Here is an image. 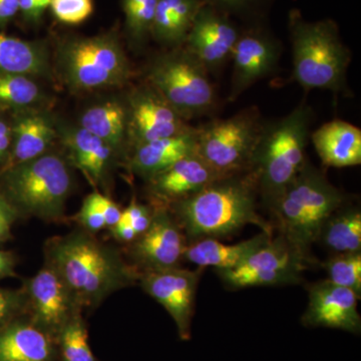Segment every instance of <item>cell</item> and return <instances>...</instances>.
I'll return each mask as SVG.
<instances>
[{
	"instance_id": "1",
	"label": "cell",
	"mask_w": 361,
	"mask_h": 361,
	"mask_svg": "<svg viewBox=\"0 0 361 361\" xmlns=\"http://www.w3.org/2000/svg\"><path fill=\"white\" fill-rule=\"evenodd\" d=\"M44 251V262L65 280L82 310L97 307L141 276L120 252L82 228L47 240Z\"/></svg>"
},
{
	"instance_id": "2",
	"label": "cell",
	"mask_w": 361,
	"mask_h": 361,
	"mask_svg": "<svg viewBox=\"0 0 361 361\" xmlns=\"http://www.w3.org/2000/svg\"><path fill=\"white\" fill-rule=\"evenodd\" d=\"M258 193L255 175L248 171L214 180L169 208L192 242L230 236L249 224L272 233L271 225L258 214Z\"/></svg>"
},
{
	"instance_id": "3",
	"label": "cell",
	"mask_w": 361,
	"mask_h": 361,
	"mask_svg": "<svg viewBox=\"0 0 361 361\" xmlns=\"http://www.w3.org/2000/svg\"><path fill=\"white\" fill-rule=\"evenodd\" d=\"M344 202L343 194L308 161L269 206L281 235L294 248L310 255L322 226Z\"/></svg>"
},
{
	"instance_id": "4",
	"label": "cell",
	"mask_w": 361,
	"mask_h": 361,
	"mask_svg": "<svg viewBox=\"0 0 361 361\" xmlns=\"http://www.w3.org/2000/svg\"><path fill=\"white\" fill-rule=\"evenodd\" d=\"M311 111L301 103L289 115L263 126L250 171L268 206L284 191L306 164Z\"/></svg>"
},
{
	"instance_id": "5",
	"label": "cell",
	"mask_w": 361,
	"mask_h": 361,
	"mask_svg": "<svg viewBox=\"0 0 361 361\" xmlns=\"http://www.w3.org/2000/svg\"><path fill=\"white\" fill-rule=\"evenodd\" d=\"M294 80L306 90L344 87L350 52L332 20L306 21L300 13L289 16Z\"/></svg>"
},
{
	"instance_id": "6",
	"label": "cell",
	"mask_w": 361,
	"mask_h": 361,
	"mask_svg": "<svg viewBox=\"0 0 361 361\" xmlns=\"http://www.w3.org/2000/svg\"><path fill=\"white\" fill-rule=\"evenodd\" d=\"M2 183L13 209L47 222L65 217L73 183L70 168L61 156L45 153L7 168Z\"/></svg>"
},
{
	"instance_id": "7",
	"label": "cell",
	"mask_w": 361,
	"mask_h": 361,
	"mask_svg": "<svg viewBox=\"0 0 361 361\" xmlns=\"http://www.w3.org/2000/svg\"><path fill=\"white\" fill-rule=\"evenodd\" d=\"M263 126L256 108L207 123L197 129L196 154L220 177L248 172Z\"/></svg>"
},
{
	"instance_id": "8",
	"label": "cell",
	"mask_w": 361,
	"mask_h": 361,
	"mask_svg": "<svg viewBox=\"0 0 361 361\" xmlns=\"http://www.w3.org/2000/svg\"><path fill=\"white\" fill-rule=\"evenodd\" d=\"M149 80L152 87L185 120L204 115L216 104L208 71L189 51L161 56L152 66Z\"/></svg>"
},
{
	"instance_id": "9",
	"label": "cell",
	"mask_w": 361,
	"mask_h": 361,
	"mask_svg": "<svg viewBox=\"0 0 361 361\" xmlns=\"http://www.w3.org/2000/svg\"><path fill=\"white\" fill-rule=\"evenodd\" d=\"M66 82L75 90H92L122 84L129 63L118 40L110 35L68 42L61 56Z\"/></svg>"
},
{
	"instance_id": "10",
	"label": "cell",
	"mask_w": 361,
	"mask_h": 361,
	"mask_svg": "<svg viewBox=\"0 0 361 361\" xmlns=\"http://www.w3.org/2000/svg\"><path fill=\"white\" fill-rule=\"evenodd\" d=\"M311 257L294 248L282 236L271 238L233 269L218 274L230 288L296 284Z\"/></svg>"
},
{
	"instance_id": "11",
	"label": "cell",
	"mask_w": 361,
	"mask_h": 361,
	"mask_svg": "<svg viewBox=\"0 0 361 361\" xmlns=\"http://www.w3.org/2000/svg\"><path fill=\"white\" fill-rule=\"evenodd\" d=\"M26 315L35 324L56 339L66 323L82 311L70 287L51 265L25 280Z\"/></svg>"
},
{
	"instance_id": "12",
	"label": "cell",
	"mask_w": 361,
	"mask_h": 361,
	"mask_svg": "<svg viewBox=\"0 0 361 361\" xmlns=\"http://www.w3.org/2000/svg\"><path fill=\"white\" fill-rule=\"evenodd\" d=\"M201 270L170 268L142 272L139 282L142 290L161 304L177 326L180 341L191 339L195 298Z\"/></svg>"
},
{
	"instance_id": "13",
	"label": "cell",
	"mask_w": 361,
	"mask_h": 361,
	"mask_svg": "<svg viewBox=\"0 0 361 361\" xmlns=\"http://www.w3.org/2000/svg\"><path fill=\"white\" fill-rule=\"evenodd\" d=\"M186 240L170 209L157 207L148 230L133 242L135 267L141 273L178 267L184 259Z\"/></svg>"
},
{
	"instance_id": "14",
	"label": "cell",
	"mask_w": 361,
	"mask_h": 361,
	"mask_svg": "<svg viewBox=\"0 0 361 361\" xmlns=\"http://www.w3.org/2000/svg\"><path fill=\"white\" fill-rule=\"evenodd\" d=\"M239 37L236 26L215 6L206 2L199 9L185 44L186 51L210 71L220 68L231 58Z\"/></svg>"
},
{
	"instance_id": "15",
	"label": "cell",
	"mask_w": 361,
	"mask_h": 361,
	"mask_svg": "<svg viewBox=\"0 0 361 361\" xmlns=\"http://www.w3.org/2000/svg\"><path fill=\"white\" fill-rule=\"evenodd\" d=\"M360 299L350 289L329 280L317 282L310 288L307 308L301 322L306 327H326L360 336Z\"/></svg>"
},
{
	"instance_id": "16",
	"label": "cell",
	"mask_w": 361,
	"mask_h": 361,
	"mask_svg": "<svg viewBox=\"0 0 361 361\" xmlns=\"http://www.w3.org/2000/svg\"><path fill=\"white\" fill-rule=\"evenodd\" d=\"M279 56L280 47L267 35L260 32L240 35L231 54L230 101H236L252 85L272 73Z\"/></svg>"
},
{
	"instance_id": "17",
	"label": "cell",
	"mask_w": 361,
	"mask_h": 361,
	"mask_svg": "<svg viewBox=\"0 0 361 361\" xmlns=\"http://www.w3.org/2000/svg\"><path fill=\"white\" fill-rule=\"evenodd\" d=\"M130 120L137 146L193 129L154 89L140 90L133 96Z\"/></svg>"
},
{
	"instance_id": "18",
	"label": "cell",
	"mask_w": 361,
	"mask_h": 361,
	"mask_svg": "<svg viewBox=\"0 0 361 361\" xmlns=\"http://www.w3.org/2000/svg\"><path fill=\"white\" fill-rule=\"evenodd\" d=\"M221 178L195 153L149 178V192L159 206L169 208Z\"/></svg>"
},
{
	"instance_id": "19",
	"label": "cell",
	"mask_w": 361,
	"mask_h": 361,
	"mask_svg": "<svg viewBox=\"0 0 361 361\" xmlns=\"http://www.w3.org/2000/svg\"><path fill=\"white\" fill-rule=\"evenodd\" d=\"M0 361H59L56 339L21 316L0 329Z\"/></svg>"
},
{
	"instance_id": "20",
	"label": "cell",
	"mask_w": 361,
	"mask_h": 361,
	"mask_svg": "<svg viewBox=\"0 0 361 361\" xmlns=\"http://www.w3.org/2000/svg\"><path fill=\"white\" fill-rule=\"evenodd\" d=\"M323 165L345 168L361 164V130L344 121L324 123L311 135Z\"/></svg>"
},
{
	"instance_id": "21",
	"label": "cell",
	"mask_w": 361,
	"mask_h": 361,
	"mask_svg": "<svg viewBox=\"0 0 361 361\" xmlns=\"http://www.w3.org/2000/svg\"><path fill=\"white\" fill-rule=\"evenodd\" d=\"M272 238V233L260 234L236 244H224L213 238L196 240L186 246L184 259L198 267L215 268L217 272L233 269Z\"/></svg>"
},
{
	"instance_id": "22",
	"label": "cell",
	"mask_w": 361,
	"mask_h": 361,
	"mask_svg": "<svg viewBox=\"0 0 361 361\" xmlns=\"http://www.w3.org/2000/svg\"><path fill=\"white\" fill-rule=\"evenodd\" d=\"M197 129L174 137L156 140L135 146L132 169L149 179L176 161L196 153Z\"/></svg>"
},
{
	"instance_id": "23",
	"label": "cell",
	"mask_w": 361,
	"mask_h": 361,
	"mask_svg": "<svg viewBox=\"0 0 361 361\" xmlns=\"http://www.w3.org/2000/svg\"><path fill=\"white\" fill-rule=\"evenodd\" d=\"M206 0H159L152 35L163 44H185L190 30Z\"/></svg>"
},
{
	"instance_id": "24",
	"label": "cell",
	"mask_w": 361,
	"mask_h": 361,
	"mask_svg": "<svg viewBox=\"0 0 361 361\" xmlns=\"http://www.w3.org/2000/svg\"><path fill=\"white\" fill-rule=\"evenodd\" d=\"M54 139V128L44 116H21L14 126L13 156L7 168L44 155Z\"/></svg>"
},
{
	"instance_id": "25",
	"label": "cell",
	"mask_w": 361,
	"mask_h": 361,
	"mask_svg": "<svg viewBox=\"0 0 361 361\" xmlns=\"http://www.w3.org/2000/svg\"><path fill=\"white\" fill-rule=\"evenodd\" d=\"M71 159L92 184L99 185L110 163L113 148L82 128L68 135Z\"/></svg>"
},
{
	"instance_id": "26",
	"label": "cell",
	"mask_w": 361,
	"mask_h": 361,
	"mask_svg": "<svg viewBox=\"0 0 361 361\" xmlns=\"http://www.w3.org/2000/svg\"><path fill=\"white\" fill-rule=\"evenodd\" d=\"M47 70L44 49L35 42L0 32V73L44 75Z\"/></svg>"
},
{
	"instance_id": "27",
	"label": "cell",
	"mask_w": 361,
	"mask_h": 361,
	"mask_svg": "<svg viewBox=\"0 0 361 361\" xmlns=\"http://www.w3.org/2000/svg\"><path fill=\"white\" fill-rule=\"evenodd\" d=\"M318 240L337 254L361 252L360 208L337 209L322 226Z\"/></svg>"
},
{
	"instance_id": "28",
	"label": "cell",
	"mask_w": 361,
	"mask_h": 361,
	"mask_svg": "<svg viewBox=\"0 0 361 361\" xmlns=\"http://www.w3.org/2000/svg\"><path fill=\"white\" fill-rule=\"evenodd\" d=\"M127 123V111L115 101L92 106L80 118L82 129L103 140L113 149L122 144Z\"/></svg>"
},
{
	"instance_id": "29",
	"label": "cell",
	"mask_w": 361,
	"mask_h": 361,
	"mask_svg": "<svg viewBox=\"0 0 361 361\" xmlns=\"http://www.w3.org/2000/svg\"><path fill=\"white\" fill-rule=\"evenodd\" d=\"M56 343L59 361H101L90 348L89 330L82 311L73 316L59 331Z\"/></svg>"
},
{
	"instance_id": "30",
	"label": "cell",
	"mask_w": 361,
	"mask_h": 361,
	"mask_svg": "<svg viewBox=\"0 0 361 361\" xmlns=\"http://www.w3.org/2000/svg\"><path fill=\"white\" fill-rule=\"evenodd\" d=\"M325 269L332 283L350 289L361 297V252L337 254L325 263Z\"/></svg>"
},
{
	"instance_id": "31",
	"label": "cell",
	"mask_w": 361,
	"mask_h": 361,
	"mask_svg": "<svg viewBox=\"0 0 361 361\" xmlns=\"http://www.w3.org/2000/svg\"><path fill=\"white\" fill-rule=\"evenodd\" d=\"M39 97V87L27 75L0 73V103L26 106L37 102Z\"/></svg>"
},
{
	"instance_id": "32",
	"label": "cell",
	"mask_w": 361,
	"mask_h": 361,
	"mask_svg": "<svg viewBox=\"0 0 361 361\" xmlns=\"http://www.w3.org/2000/svg\"><path fill=\"white\" fill-rule=\"evenodd\" d=\"M159 0H123L128 30L133 39L142 40L152 33Z\"/></svg>"
},
{
	"instance_id": "33",
	"label": "cell",
	"mask_w": 361,
	"mask_h": 361,
	"mask_svg": "<svg viewBox=\"0 0 361 361\" xmlns=\"http://www.w3.org/2000/svg\"><path fill=\"white\" fill-rule=\"evenodd\" d=\"M49 7L56 20L70 25L84 23L94 11L92 0H51Z\"/></svg>"
},
{
	"instance_id": "34",
	"label": "cell",
	"mask_w": 361,
	"mask_h": 361,
	"mask_svg": "<svg viewBox=\"0 0 361 361\" xmlns=\"http://www.w3.org/2000/svg\"><path fill=\"white\" fill-rule=\"evenodd\" d=\"M23 315H26V295L23 288L11 290L0 287V329Z\"/></svg>"
},
{
	"instance_id": "35",
	"label": "cell",
	"mask_w": 361,
	"mask_h": 361,
	"mask_svg": "<svg viewBox=\"0 0 361 361\" xmlns=\"http://www.w3.org/2000/svg\"><path fill=\"white\" fill-rule=\"evenodd\" d=\"M153 219V211L149 207L132 200L130 205L122 211L121 220L127 221L134 228L137 237L141 236L148 230Z\"/></svg>"
},
{
	"instance_id": "36",
	"label": "cell",
	"mask_w": 361,
	"mask_h": 361,
	"mask_svg": "<svg viewBox=\"0 0 361 361\" xmlns=\"http://www.w3.org/2000/svg\"><path fill=\"white\" fill-rule=\"evenodd\" d=\"M75 220L82 226V229L90 233H94L106 228V221L103 215L97 210L96 205L90 200V196L85 199L80 212Z\"/></svg>"
},
{
	"instance_id": "37",
	"label": "cell",
	"mask_w": 361,
	"mask_h": 361,
	"mask_svg": "<svg viewBox=\"0 0 361 361\" xmlns=\"http://www.w3.org/2000/svg\"><path fill=\"white\" fill-rule=\"evenodd\" d=\"M90 200L96 205L97 210L103 215L106 221V228L114 227L121 219L122 210L120 207L114 203L110 198L104 196L99 192L89 195Z\"/></svg>"
},
{
	"instance_id": "38",
	"label": "cell",
	"mask_w": 361,
	"mask_h": 361,
	"mask_svg": "<svg viewBox=\"0 0 361 361\" xmlns=\"http://www.w3.org/2000/svg\"><path fill=\"white\" fill-rule=\"evenodd\" d=\"M111 231L116 239L125 243H133L137 238L134 228L127 221L120 219L114 227L111 228Z\"/></svg>"
},
{
	"instance_id": "39",
	"label": "cell",
	"mask_w": 361,
	"mask_h": 361,
	"mask_svg": "<svg viewBox=\"0 0 361 361\" xmlns=\"http://www.w3.org/2000/svg\"><path fill=\"white\" fill-rule=\"evenodd\" d=\"M18 11V0H0V26L13 20Z\"/></svg>"
},
{
	"instance_id": "40",
	"label": "cell",
	"mask_w": 361,
	"mask_h": 361,
	"mask_svg": "<svg viewBox=\"0 0 361 361\" xmlns=\"http://www.w3.org/2000/svg\"><path fill=\"white\" fill-rule=\"evenodd\" d=\"M16 260L11 252L0 251V278L16 276Z\"/></svg>"
},
{
	"instance_id": "41",
	"label": "cell",
	"mask_w": 361,
	"mask_h": 361,
	"mask_svg": "<svg viewBox=\"0 0 361 361\" xmlns=\"http://www.w3.org/2000/svg\"><path fill=\"white\" fill-rule=\"evenodd\" d=\"M253 1L254 0H213L214 4H218L222 8L229 9V11L243 8Z\"/></svg>"
},
{
	"instance_id": "42",
	"label": "cell",
	"mask_w": 361,
	"mask_h": 361,
	"mask_svg": "<svg viewBox=\"0 0 361 361\" xmlns=\"http://www.w3.org/2000/svg\"><path fill=\"white\" fill-rule=\"evenodd\" d=\"M11 144V130L6 123L0 121V158L6 153Z\"/></svg>"
},
{
	"instance_id": "43",
	"label": "cell",
	"mask_w": 361,
	"mask_h": 361,
	"mask_svg": "<svg viewBox=\"0 0 361 361\" xmlns=\"http://www.w3.org/2000/svg\"><path fill=\"white\" fill-rule=\"evenodd\" d=\"M14 218H16V210L9 205L8 202L0 198V221L11 224Z\"/></svg>"
},
{
	"instance_id": "44",
	"label": "cell",
	"mask_w": 361,
	"mask_h": 361,
	"mask_svg": "<svg viewBox=\"0 0 361 361\" xmlns=\"http://www.w3.org/2000/svg\"><path fill=\"white\" fill-rule=\"evenodd\" d=\"M11 223L0 221V242L8 238L11 235Z\"/></svg>"
},
{
	"instance_id": "45",
	"label": "cell",
	"mask_w": 361,
	"mask_h": 361,
	"mask_svg": "<svg viewBox=\"0 0 361 361\" xmlns=\"http://www.w3.org/2000/svg\"><path fill=\"white\" fill-rule=\"evenodd\" d=\"M35 1H37V4H39L42 8H44V11H47V9L51 6V0H35Z\"/></svg>"
}]
</instances>
